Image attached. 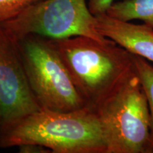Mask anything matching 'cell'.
Segmentation results:
<instances>
[{
  "label": "cell",
  "instance_id": "1",
  "mask_svg": "<svg viewBox=\"0 0 153 153\" xmlns=\"http://www.w3.org/2000/svg\"><path fill=\"white\" fill-rule=\"evenodd\" d=\"M37 143L52 153H106L100 123L93 108L73 111L41 108L0 128V148Z\"/></svg>",
  "mask_w": 153,
  "mask_h": 153
},
{
  "label": "cell",
  "instance_id": "2",
  "mask_svg": "<svg viewBox=\"0 0 153 153\" xmlns=\"http://www.w3.org/2000/svg\"><path fill=\"white\" fill-rule=\"evenodd\" d=\"M74 85L93 108L134 69L132 54L111 40L86 36L53 40Z\"/></svg>",
  "mask_w": 153,
  "mask_h": 153
},
{
  "label": "cell",
  "instance_id": "3",
  "mask_svg": "<svg viewBox=\"0 0 153 153\" xmlns=\"http://www.w3.org/2000/svg\"><path fill=\"white\" fill-rule=\"evenodd\" d=\"M106 153H146L150 142L148 100L135 68L93 108Z\"/></svg>",
  "mask_w": 153,
  "mask_h": 153
},
{
  "label": "cell",
  "instance_id": "4",
  "mask_svg": "<svg viewBox=\"0 0 153 153\" xmlns=\"http://www.w3.org/2000/svg\"><path fill=\"white\" fill-rule=\"evenodd\" d=\"M16 41L28 84L41 108L73 111L89 107L52 39L28 35Z\"/></svg>",
  "mask_w": 153,
  "mask_h": 153
},
{
  "label": "cell",
  "instance_id": "5",
  "mask_svg": "<svg viewBox=\"0 0 153 153\" xmlns=\"http://www.w3.org/2000/svg\"><path fill=\"white\" fill-rule=\"evenodd\" d=\"M0 26L14 39L36 35L52 40L86 36L108 42L97 29L86 0H41Z\"/></svg>",
  "mask_w": 153,
  "mask_h": 153
},
{
  "label": "cell",
  "instance_id": "6",
  "mask_svg": "<svg viewBox=\"0 0 153 153\" xmlns=\"http://www.w3.org/2000/svg\"><path fill=\"white\" fill-rule=\"evenodd\" d=\"M41 108L28 84L16 39L0 26V128Z\"/></svg>",
  "mask_w": 153,
  "mask_h": 153
},
{
  "label": "cell",
  "instance_id": "7",
  "mask_svg": "<svg viewBox=\"0 0 153 153\" xmlns=\"http://www.w3.org/2000/svg\"><path fill=\"white\" fill-rule=\"evenodd\" d=\"M97 29L104 37L115 42L130 53L153 62V28L108 16L97 15Z\"/></svg>",
  "mask_w": 153,
  "mask_h": 153
},
{
  "label": "cell",
  "instance_id": "8",
  "mask_svg": "<svg viewBox=\"0 0 153 153\" xmlns=\"http://www.w3.org/2000/svg\"><path fill=\"white\" fill-rule=\"evenodd\" d=\"M106 14L123 22L140 20L153 28V0H123L111 6Z\"/></svg>",
  "mask_w": 153,
  "mask_h": 153
},
{
  "label": "cell",
  "instance_id": "9",
  "mask_svg": "<svg viewBox=\"0 0 153 153\" xmlns=\"http://www.w3.org/2000/svg\"><path fill=\"white\" fill-rule=\"evenodd\" d=\"M132 58L135 70L148 100L150 117V144L153 143V66L138 55L132 54Z\"/></svg>",
  "mask_w": 153,
  "mask_h": 153
},
{
  "label": "cell",
  "instance_id": "10",
  "mask_svg": "<svg viewBox=\"0 0 153 153\" xmlns=\"http://www.w3.org/2000/svg\"><path fill=\"white\" fill-rule=\"evenodd\" d=\"M41 0H0V24L14 18Z\"/></svg>",
  "mask_w": 153,
  "mask_h": 153
},
{
  "label": "cell",
  "instance_id": "11",
  "mask_svg": "<svg viewBox=\"0 0 153 153\" xmlns=\"http://www.w3.org/2000/svg\"><path fill=\"white\" fill-rule=\"evenodd\" d=\"M116 0H88V7L94 16L106 14Z\"/></svg>",
  "mask_w": 153,
  "mask_h": 153
},
{
  "label": "cell",
  "instance_id": "12",
  "mask_svg": "<svg viewBox=\"0 0 153 153\" xmlns=\"http://www.w3.org/2000/svg\"><path fill=\"white\" fill-rule=\"evenodd\" d=\"M20 153H52L46 147L37 143H24L18 146Z\"/></svg>",
  "mask_w": 153,
  "mask_h": 153
},
{
  "label": "cell",
  "instance_id": "13",
  "mask_svg": "<svg viewBox=\"0 0 153 153\" xmlns=\"http://www.w3.org/2000/svg\"><path fill=\"white\" fill-rule=\"evenodd\" d=\"M146 153H153V143H150L147 150Z\"/></svg>",
  "mask_w": 153,
  "mask_h": 153
}]
</instances>
